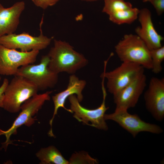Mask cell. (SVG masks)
<instances>
[{"label":"cell","mask_w":164,"mask_h":164,"mask_svg":"<svg viewBox=\"0 0 164 164\" xmlns=\"http://www.w3.org/2000/svg\"><path fill=\"white\" fill-rule=\"evenodd\" d=\"M47 55L49 67L58 74L62 72L74 74L88 63L84 56L74 50L69 43L60 40H54L53 46Z\"/></svg>","instance_id":"6da1fadb"},{"label":"cell","mask_w":164,"mask_h":164,"mask_svg":"<svg viewBox=\"0 0 164 164\" xmlns=\"http://www.w3.org/2000/svg\"><path fill=\"white\" fill-rule=\"evenodd\" d=\"M115 51L122 62L139 64L144 68H152L150 50L136 35H125L115 46Z\"/></svg>","instance_id":"7a4b0ae2"},{"label":"cell","mask_w":164,"mask_h":164,"mask_svg":"<svg viewBox=\"0 0 164 164\" xmlns=\"http://www.w3.org/2000/svg\"><path fill=\"white\" fill-rule=\"evenodd\" d=\"M38 89L32 82L22 76L15 75L4 93L2 108L8 112L19 111L22 105L37 94Z\"/></svg>","instance_id":"3957f363"},{"label":"cell","mask_w":164,"mask_h":164,"mask_svg":"<svg viewBox=\"0 0 164 164\" xmlns=\"http://www.w3.org/2000/svg\"><path fill=\"white\" fill-rule=\"evenodd\" d=\"M52 91H47L42 94H37L25 101L21 106V112L14 121L11 127L6 131L0 129V135H4L6 138L5 142L2 143V149L6 150L8 145L12 143L10 137L12 135L17 133L18 128L24 125L30 127L36 120L33 117L42 108L45 102L50 100V95Z\"/></svg>","instance_id":"277c9868"},{"label":"cell","mask_w":164,"mask_h":164,"mask_svg":"<svg viewBox=\"0 0 164 164\" xmlns=\"http://www.w3.org/2000/svg\"><path fill=\"white\" fill-rule=\"evenodd\" d=\"M113 55L112 53L104 61V72L101 74L107 80V87L113 96L115 95L132 81L144 68L141 65L132 62H122L114 70L106 72L108 60Z\"/></svg>","instance_id":"5b68a950"},{"label":"cell","mask_w":164,"mask_h":164,"mask_svg":"<svg viewBox=\"0 0 164 164\" xmlns=\"http://www.w3.org/2000/svg\"><path fill=\"white\" fill-rule=\"evenodd\" d=\"M50 58L48 55L42 56L40 63L30 64L20 67L15 75L22 76L33 83L38 90L54 87L58 82V74L48 67Z\"/></svg>","instance_id":"8992f818"},{"label":"cell","mask_w":164,"mask_h":164,"mask_svg":"<svg viewBox=\"0 0 164 164\" xmlns=\"http://www.w3.org/2000/svg\"><path fill=\"white\" fill-rule=\"evenodd\" d=\"M104 80H102L101 88L103 99L102 103L97 108L93 109L86 108L80 104L75 95H72L68 97L70 104V109L74 113L73 117L79 121L84 125L90 126L97 129L107 130L108 128L105 121L104 115L106 111L108 109L105 105V99L107 95L104 84Z\"/></svg>","instance_id":"52a82bcc"},{"label":"cell","mask_w":164,"mask_h":164,"mask_svg":"<svg viewBox=\"0 0 164 164\" xmlns=\"http://www.w3.org/2000/svg\"><path fill=\"white\" fill-rule=\"evenodd\" d=\"M43 19V15L39 24L40 33L39 36H32L26 32L18 34L13 33L1 37L0 44L8 48L19 49L24 52L40 51L46 49L50 45L53 37H48L43 34L42 29Z\"/></svg>","instance_id":"ba28073f"},{"label":"cell","mask_w":164,"mask_h":164,"mask_svg":"<svg viewBox=\"0 0 164 164\" xmlns=\"http://www.w3.org/2000/svg\"><path fill=\"white\" fill-rule=\"evenodd\" d=\"M106 120H111L118 123L123 128L135 137L140 132H148L160 134L163 132L159 126L145 122L136 114H131L126 109H115L111 114H105Z\"/></svg>","instance_id":"9c48e42d"},{"label":"cell","mask_w":164,"mask_h":164,"mask_svg":"<svg viewBox=\"0 0 164 164\" xmlns=\"http://www.w3.org/2000/svg\"><path fill=\"white\" fill-rule=\"evenodd\" d=\"M39 51L22 52L0 44V75H15L20 67L36 61Z\"/></svg>","instance_id":"30bf717a"},{"label":"cell","mask_w":164,"mask_h":164,"mask_svg":"<svg viewBox=\"0 0 164 164\" xmlns=\"http://www.w3.org/2000/svg\"><path fill=\"white\" fill-rule=\"evenodd\" d=\"M144 97L147 110L155 119L162 121L164 118V78L152 77Z\"/></svg>","instance_id":"8fae6325"},{"label":"cell","mask_w":164,"mask_h":164,"mask_svg":"<svg viewBox=\"0 0 164 164\" xmlns=\"http://www.w3.org/2000/svg\"><path fill=\"white\" fill-rule=\"evenodd\" d=\"M147 79L144 71L141 72L128 85L113 95L115 109L128 110L134 107L146 86Z\"/></svg>","instance_id":"7c38bea8"},{"label":"cell","mask_w":164,"mask_h":164,"mask_svg":"<svg viewBox=\"0 0 164 164\" xmlns=\"http://www.w3.org/2000/svg\"><path fill=\"white\" fill-rule=\"evenodd\" d=\"M138 18L141 26L135 28L136 35L145 43L150 50L161 47V42L164 38L155 30L150 10L146 8L140 10Z\"/></svg>","instance_id":"4fadbf2b"},{"label":"cell","mask_w":164,"mask_h":164,"mask_svg":"<svg viewBox=\"0 0 164 164\" xmlns=\"http://www.w3.org/2000/svg\"><path fill=\"white\" fill-rule=\"evenodd\" d=\"M86 84V81L80 80L75 74H71L69 77V83L67 88L64 91L55 94L52 97L54 105V110L53 116L49 122L50 129L48 134L50 136L54 135L53 133L52 124L55 116L57 114L58 109L62 108L69 112L73 113L70 109H67L65 106L67 99L71 95L76 94L77 98L80 102L82 101L83 96L82 91Z\"/></svg>","instance_id":"5bb4252c"},{"label":"cell","mask_w":164,"mask_h":164,"mask_svg":"<svg viewBox=\"0 0 164 164\" xmlns=\"http://www.w3.org/2000/svg\"><path fill=\"white\" fill-rule=\"evenodd\" d=\"M25 8V3L20 1L11 7L4 8L0 3V38L13 33L19 23V19Z\"/></svg>","instance_id":"9a60e30c"},{"label":"cell","mask_w":164,"mask_h":164,"mask_svg":"<svg viewBox=\"0 0 164 164\" xmlns=\"http://www.w3.org/2000/svg\"><path fill=\"white\" fill-rule=\"evenodd\" d=\"M36 156L41 164H68L60 151L54 146H50L41 149L36 154Z\"/></svg>","instance_id":"2e32d148"},{"label":"cell","mask_w":164,"mask_h":164,"mask_svg":"<svg viewBox=\"0 0 164 164\" xmlns=\"http://www.w3.org/2000/svg\"><path fill=\"white\" fill-rule=\"evenodd\" d=\"M140 10L136 8L121 10L113 12L109 15V20L118 25L131 24L138 17Z\"/></svg>","instance_id":"e0dca14e"},{"label":"cell","mask_w":164,"mask_h":164,"mask_svg":"<svg viewBox=\"0 0 164 164\" xmlns=\"http://www.w3.org/2000/svg\"><path fill=\"white\" fill-rule=\"evenodd\" d=\"M104 6L102 12L108 15L115 12L132 8L131 3L124 0H104Z\"/></svg>","instance_id":"ac0fdd59"},{"label":"cell","mask_w":164,"mask_h":164,"mask_svg":"<svg viewBox=\"0 0 164 164\" xmlns=\"http://www.w3.org/2000/svg\"><path fill=\"white\" fill-rule=\"evenodd\" d=\"M152 62V70L153 73L158 74L162 69V63L164 59V46L150 50Z\"/></svg>","instance_id":"d6986e66"},{"label":"cell","mask_w":164,"mask_h":164,"mask_svg":"<svg viewBox=\"0 0 164 164\" xmlns=\"http://www.w3.org/2000/svg\"><path fill=\"white\" fill-rule=\"evenodd\" d=\"M60 0H32L37 7L45 9L50 6H53Z\"/></svg>","instance_id":"ffe728a7"},{"label":"cell","mask_w":164,"mask_h":164,"mask_svg":"<svg viewBox=\"0 0 164 164\" xmlns=\"http://www.w3.org/2000/svg\"><path fill=\"white\" fill-rule=\"evenodd\" d=\"M154 8L158 15H162L164 12V0H149Z\"/></svg>","instance_id":"44dd1931"},{"label":"cell","mask_w":164,"mask_h":164,"mask_svg":"<svg viewBox=\"0 0 164 164\" xmlns=\"http://www.w3.org/2000/svg\"><path fill=\"white\" fill-rule=\"evenodd\" d=\"M9 83L8 80L4 79L2 85L0 87V108H2L4 93L7 85Z\"/></svg>","instance_id":"7402d4cb"},{"label":"cell","mask_w":164,"mask_h":164,"mask_svg":"<svg viewBox=\"0 0 164 164\" xmlns=\"http://www.w3.org/2000/svg\"><path fill=\"white\" fill-rule=\"evenodd\" d=\"M81 1L87 2H91L97 1L98 0H81Z\"/></svg>","instance_id":"603a6c76"},{"label":"cell","mask_w":164,"mask_h":164,"mask_svg":"<svg viewBox=\"0 0 164 164\" xmlns=\"http://www.w3.org/2000/svg\"><path fill=\"white\" fill-rule=\"evenodd\" d=\"M149 0H144L143 1L144 2H148Z\"/></svg>","instance_id":"cb8c5ba5"},{"label":"cell","mask_w":164,"mask_h":164,"mask_svg":"<svg viewBox=\"0 0 164 164\" xmlns=\"http://www.w3.org/2000/svg\"><path fill=\"white\" fill-rule=\"evenodd\" d=\"M1 77H0V80H1Z\"/></svg>","instance_id":"d4e9b609"}]
</instances>
